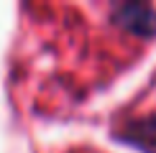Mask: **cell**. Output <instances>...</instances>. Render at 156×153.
<instances>
[{
  "instance_id": "cell-1",
  "label": "cell",
  "mask_w": 156,
  "mask_h": 153,
  "mask_svg": "<svg viewBox=\"0 0 156 153\" xmlns=\"http://www.w3.org/2000/svg\"><path fill=\"white\" fill-rule=\"evenodd\" d=\"M113 23L141 38L156 36V10L146 3H120L113 8Z\"/></svg>"
},
{
  "instance_id": "cell-2",
  "label": "cell",
  "mask_w": 156,
  "mask_h": 153,
  "mask_svg": "<svg viewBox=\"0 0 156 153\" xmlns=\"http://www.w3.org/2000/svg\"><path fill=\"white\" fill-rule=\"evenodd\" d=\"M126 138L131 143H136L138 148H144L148 153H156V117H146V120L133 123L126 130Z\"/></svg>"
}]
</instances>
